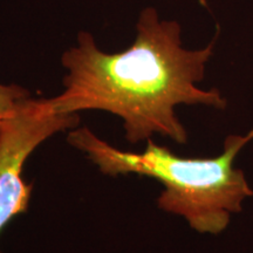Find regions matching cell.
<instances>
[{"label":"cell","mask_w":253,"mask_h":253,"mask_svg":"<svg viewBox=\"0 0 253 253\" xmlns=\"http://www.w3.org/2000/svg\"><path fill=\"white\" fill-rule=\"evenodd\" d=\"M182 28L176 20L161 19L157 9L147 7L136 24L130 47L106 53L88 32H80L74 47L62 54L65 89L48 99L59 114L103 110L123 121L129 143L148 141L157 134L178 144L188 142V132L177 118L179 104L226 108V99L217 88L202 89L216 39L203 48L186 49Z\"/></svg>","instance_id":"cell-1"},{"label":"cell","mask_w":253,"mask_h":253,"mask_svg":"<svg viewBox=\"0 0 253 253\" xmlns=\"http://www.w3.org/2000/svg\"><path fill=\"white\" fill-rule=\"evenodd\" d=\"M253 140L229 135L219 156L184 158L149 138L143 153H130L101 140L87 126L69 131L68 143L87 155L104 175L148 176L162 183L157 205L166 212L182 216L202 233H219L230 223L231 213L242 211L243 202L253 196L244 171L233 168L237 155Z\"/></svg>","instance_id":"cell-2"},{"label":"cell","mask_w":253,"mask_h":253,"mask_svg":"<svg viewBox=\"0 0 253 253\" xmlns=\"http://www.w3.org/2000/svg\"><path fill=\"white\" fill-rule=\"evenodd\" d=\"M79 114H59L48 99H30L0 121V232L12 218L27 211L33 183L23 177L31 154L50 136L77 128Z\"/></svg>","instance_id":"cell-3"},{"label":"cell","mask_w":253,"mask_h":253,"mask_svg":"<svg viewBox=\"0 0 253 253\" xmlns=\"http://www.w3.org/2000/svg\"><path fill=\"white\" fill-rule=\"evenodd\" d=\"M30 97V91L18 84H0V121L13 115Z\"/></svg>","instance_id":"cell-4"}]
</instances>
